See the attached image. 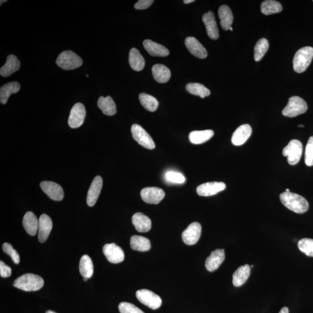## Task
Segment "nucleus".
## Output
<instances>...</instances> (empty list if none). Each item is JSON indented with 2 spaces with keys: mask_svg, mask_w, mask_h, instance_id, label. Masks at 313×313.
Returning <instances> with one entry per match:
<instances>
[{
  "mask_svg": "<svg viewBox=\"0 0 313 313\" xmlns=\"http://www.w3.org/2000/svg\"><path fill=\"white\" fill-rule=\"evenodd\" d=\"M225 259V250L217 249L212 252L205 261V268L209 272H214L219 268Z\"/></svg>",
  "mask_w": 313,
  "mask_h": 313,
  "instance_id": "18",
  "label": "nucleus"
},
{
  "mask_svg": "<svg viewBox=\"0 0 313 313\" xmlns=\"http://www.w3.org/2000/svg\"><path fill=\"white\" fill-rule=\"evenodd\" d=\"M39 220L32 212H27L23 219V226L26 232L30 235H35L38 232Z\"/></svg>",
  "mask_w": 313,
  "mask_h": 313,
  "instance_id": "24",
  "label": "nucleus"
},
{
  "mask_svg": "<svg viewBox=\"0 0 313 313\" xmlns=\"http://www.w3.org/2000/svg\"><path fill=\"white\" fill-rule=\"evenodd\" d=\"M282 7L280 2L274 0H267L261 4L260 10L265 15L280 13L282 11Z\"/></svg>",
  "mask_w": 313,
  "mask_h": 313,
  "instance_id": "34",
  "label": "nucleus"
},
{
  "mask_svg": "<svg viewBox=\"0 0 313 313\" xmlns=\"http://www.w3.org/2000/svg\"><path fill=\"white\" fill-rule=\"evenodd\" d=\"M153 78L159 83H166L171 76L170 70L161 64H156L152 67Z\"/></svg>",
  "mask_w": 313,
  "mask_h": 313,
  "instance_id": "25",
  "label": "nucleus"
},
{
  "mask_svg": "<svg viewBox=\"0 0 313 313\" xmlns=\"http://www.w3.org/2000/svg\"><path fill=\"white\" fill-rule=\"evenodd\" d=\"M186 88L189 93L201 98L209 97L211 94L210 91L207 88L199 83H189L186 85Z\"/></svg>",
  "mask_w": 313,
  "mask_h": 313,
  "instance_id": "36",
  "label": "nucleus"
},
{
  "mask_svg": "<svg viewBox=\"0 0 313 313\" xmlns=\"http://www.w3.org/2000/svg\"><path fill=\"white\" fill-rule=\"evenodd\" d=\"M20 67V62L18 58L14 55H8L5 64L0 69V75L4 78H7L18 71Z\"/></svg>",
  "mask_w": 313,
  "mask_h": 313,
  "instance_id": "22",
  "label": "nucleus"
},
{
  "mask_svg": "<svg viewBox=\"0 0 313 313\" xmlns=\"http://www.w3.org/2000/svg\"><path fill=\"white\" fill-rule=\"evenodd\" d=\"M202 21L206 27L207 35L211 39H217L219 38L218 27L213 12L209 11L202 16Z\"/></svg>",
  "mask_w": 313,
  "mask_h": 313,
  "instance_id": "19",
  "label": "nucleus"
},
{
  "mask_svg": "<svg viewBox=\"0 0 313 313\" xmlns=\"http://www.w3.org/2000/svg\"><path fill=\"white\" fill-rule=\"evenodd\" d=\"M313 58V48L305 47L300 48L294 55L293 66L294 71L302 73L306 71Z\"/></svg>",
  "mask_w": 313,
  "mask_h": 313,
  "instance_id": "3",
  "label": "nucleus"
},
{
  "mask_svg": "<svg viewBox=\"0 0 313 313\" xmlns=\"http://www.w3.org/2000/svg\"><path fill=\"white\" fill-rule=\"evenodd\" d=\"M143 47L152 57H165L170 54L168 49L150 39H146L143 43Z\"/></svg>",
  "mask_w": 313,
  "mask_h": 313,
  "instance_id": "21",
  "label": "nucleus"
},
{
  "mask_svg": "<svg viewBox=\"0 0 313 313\" xmlns=\"http://www.w3.org/2000/svg\"><path fill=\"white\" fill-rule=\"evenodd\" d=\"M86 76H87V78H89V76L88 75H87Z\"/></svg>",
  "mask_w": 313,
  "mask_h": 313,
  "instance_id": "53",
  "label": "nucleus"
},
{
  "mask_svg": "<svg viewBox=\"0 0 313 313\" xmlns=\"http://www.w3.org/2000/svg\"><path fill=\"white\" fill-rule=\"evenodd\" d=\"M44 284V280L40 276L27 273L15 280L13 285L24 291H36L40 290Z\"/></svg>",
  "mask_w": 313,
  "mask_h": 313,
  "instance_id": "2",
  "label": "nucleus"
},
{
  "mask_svg": "<svg viewBox=\"0 0 313 313\" xmlns=\"http://www.w3.org/2000/svg\"><path fill=\"white\" fill-rule=\"evenodd\" d=\"M2 250L5 254L10 255L15 264H19L20 262V256L18 252L14 250L12 245L9 243H4L2 245Z\"/></svg>",
  "mask_w": 313,
  "mask_h": 313,
  "instance_id": "41",
  "label": "nucleus"
},
{
  "mask_svg": "<svg viewBox=\"0 0 313 313\" xmlns=\"http://www.w3.org/2000/svg\"><path fill=\"white\" fill-rule=\"evenodd\" d=\"M285 192H290V189H286V190H285Z\"/></svg>",
  "mask_w": 313,
  "mask_h": 313,
  "instance_id": "49",
  "label": "nucleus"
},
{
  "mask_svg": "<svg viewBox=\"0 0 313 313\" xmlns=\"http://www.w3.org/2000/svg\"><path fill=\"white\" fill-rule=\"evenodd\" d=\"M136 296L141 303L153 310L157 309L161 306V297L151 291L138 290L136 293Z\"/></svg>",
  "mask_w": 313,
  "mask_h": 313,
  "instance_id": "8",
  "label": "nucleus"
},
{
  "mask_svg": "<svg viewBox=\"0 0 313 313\" xmlns=\"http://www.w3.org/2000/svg\"><path fill=\"white\" fill-rule=\"evenodd\" d=\"M221 27L224 30H228L233 21V15L230 8L227 5H222L218 10Z\"/></svg>",
  "mask_w": 313,
  "mask_h": 313,
  "instance_id": "30",
  "label": "nucleus"
},
{
  "mask_svg": "<svg viewBox=\"0 0 313 313\" xmlns=\"http://www.w3.org/2000/svg\"><path fill=\"white\" fill-rule=\"evenodd\" d=\"M280 198L285 207L297 214H304L309 210L308 201L302 196L291 192L281 193Z\"/></svg>",
  "mask_w": 313,
  "mask_h": 313,
  "instance_id": "1",
  "label": "nucleus"
},
{
  "mask_svg": "<svg viewBox=\"0 0 313 313\" xmlns=\"http://www.w3.org/2000/svg\"><path fill=\"white\" fill-rule=\"evenodd\" d=\"M226 188L225 183L212 182H207L198 186L197 188L198 195L209 197L217 194Z\"/></svg>",
  "mask_w": 313,
  "mask_h": 313,
  "instance_id": "14",
  "label": "nucleus"
},
{
  "mask_svg": "<svg viewBox=\"0 0 313 313\" xmlns=\"http://www.w3.org/2000/svg\"><path fill=\"white\" fill-rule=\"evenodd\" d=\"M303 152V145L299 140L293 139L282 150V155L287 156L288 163L291 165L298 163L301 158Z\"/></svg>",
  "mask_w": 313,
  "mask_h": 313,
  "instance_id": "6",
  "label": "nucleus"
},
{
  "mask_svg": "<svg viewBox=\"0 0 313 313\" xmlns=\"http://www.w3.org/2000/svg\"><path fill=\"white\" fill-rule=\"evenodd\" d=\"M103 186L102 177L97 176L94 178L89 189L87 197V202L88 206L93 207L96 204L100 194Z\"/></svg>",
  "mask_w": 313,
  "mask_h": 313,
  "instance_id": "16",
  "label": "nucleus"
},
{
  "mask_svg": "<svg viewBox=\"0 0 313 313\" xmlns=\"http://www.w3.org/2000/svg\"><path fill=\"white\" fill-rule=\"evenodd\" d=\"M279 313H289V309L287 307L282 308Z\"/></svg>",
  "mask_w": 313,
  "mask_h": 313,
  "instance_id": "45",
  "label": "nucleus"
},
{
  "mask_svg": "<svg viewBox=\"0 0 313 313\" xmlns=\"http://www.w3.org/2000/svg\"><path fill=\"white\" fill-rule=\"evenodd\" d=\"M298 248L300 251L307 256L313 257V240L311 238H303L298 242Z\"/></svg>",
  "mask_w": 313,
  "mask_h": 313,
  "instance_id": "38",
  "label": "nucleus"
},
{
  "mask_svg": "<svg viewBox=\"0 0 313 313\" xmlns=\"http://www.w3.org/2000/svg\"><path fill=\"white\" fill-rule=\"evenodd\" d=\"M195 0H185L183 2L185 4H189V3L193 2Z\"/></svg>",
  "mask_w": 313,
  "mask_h": 313,
  "instance_id": "46",
  "label": "nucleus"
},
{
  "mask_svg": "<svg viewBox=\"0 0 313 313\" xmlns=\"http://www.w3.org/2000/svg\"><path fill=\"white\" fill-rule=\"evenodd\" d=\"M229 29H230V30H231V31H233V28H232V27H230V28Z\"/></svg>",
  "mask_w": 313,
  "mask_h": 313,
  "instance_id": "52",
  "label": "nucleus"
},
{
  "mask_svg": "<svg viewBox=\"0 0 313 313\" xmlns=\"http://www.w3.org/2000/svg\"><path fill=\"white\" fill-rule=\"evenodd\" d=\"M140 196L144 201L150 204H158L165 197L164 190L158 188H146L142 190Z\"/></svg>",
  "mask_w": 313,
  "mask_h": 313,
  "instance_id": "11",
  "label": "nucleus"
},
{
  "mask_svg": "<svg viewBox=\"0 0 313 313\" xmlns=\"http://www.w3.org/2000/svg\"><path fill=\"white\" fill-rule=\"evenodd\" d=\"M38 238L40 242L47 241L52 229L51 217L46 214H42L39 220Z\"/></svg>",
  "mask_w": 313,
  "mask_h": 313,
  "instance_id": "17",
  "label": "nucleus"
},
{
  "mask_svg": "<svg viewBox=\"0 0 313 313\" xmlns=\"http://www.w3.org/2000/svg\"><path fill=\"white\" fill-rule=\"evenodd\" d=\"M129 63L135 71L140 72L145 66V60L137 48H132L129 55Z\"/></svg>",
  "mask_w": 313,
  "mask_h": 313,
  "instance_id": "29",
  "label": "nucleus"
},
{
  "mask_svg": "<svg viewBox=\"0 0 313 313\" xmlns=\"http://www.w3.org/2000/svg\"><path fill=\"white\" fill-rule=\"evenodd\" d=\"M214 136L213 130H208L204 131H192L189 134V140L191 143L199 145L204 143L211 139Z\"/></svg>",
  "mask_w": 313,
  "mask_h": 313,
  "instance_id": "31",
  "label": "nucleus"
},
{
  "mask_svg": "<svg viewBox=\"0 0 313 313\" xmlns=\"http://www.w3.org/2000/svg\"><path fill=\"white\" fill-rule=\"evenodd\" d=\"M298 127H304V125H302V124H300V125H298Z\"/></svg>",
  "mask_w": 313,
  "mask_h": 313,
  "instance_id": "48",
  "label": "nucleus"
},
{
  "mask_svg": "<svg viewBox=\"0 0 313 313\" xmlns=\"http://www.w3.org/2000/svg\"><path fill=\"white\" fill-rule=\"evenodd\" d=\"M269 44L268 39H261L257 42L254 48V59L256 62H259L265 56L267 51H268Z\"/></svg>",
  "mask_w": 313,
  "mask_h": 313,
  "instance_id": "37",
  "label": "nucleus"
},
{
  "mask_svg": "<svg viewBox=\"0 0 313 313\" xmlns=\"http://www.w3.org/2000/svg\"><path fill=\"white\" fill-rule=\"evenodd\" d=\"M131 133L134 139L140 145L150 150H153L155 148V143L152 137L140 125L137 124L133 125L131 127Z\"/></svg>",
  "mask_w": 313,
  "mask_h": 313,
  "instance_id": "7",
  "label": "nucleus"
},
{
  "mask_svg": "<svg viewBox=\"0 0 313 313\" xmlns=\"http://www.w3.org/2000/svg\"><path fill=\"white\" fill-rule=\"evenodd\" d=\"M200 223L193 222L182 233V237L184 242L187 245H195L199 240L201 234Z\"/></svg>",
  "mask_w": 313,
  "mask_h": 313,
  "instance_id": "10",
  "label": "nucleus"
},
{
  "mask_svg": "<svg viewBox=\"0 0 313 313\" xmlns=\"http://www.w3.org/2000/svg\"><path fill=\"white\" fill-rule=\"evenodd\" d=\"M153 2V0H139L135 5V8L140 10H145L150 7Z\"/></svg>",
  "mask_w": 313,
  "mask_h": 313,
  "instance_id": "44",
  "label": "nucleus"
},
{
  "mask_svg": "<svg viewBox=\"0 0 313 313\" xmlns=\"http://www.w3.org/2000/svg\"><path fill=\"white\" fill-rule=\"evenodd\" d=\"M12 270L10 266L6 265L4 262H0V275L3 278L10 277Z\"/></svg>",
  "mask_w": 313,
  "mask_h": 313,
  "instance_id": "43",
  "label": "nucleus"
},
{
  "mask_svg": "<svg viewBox=\"0 0 313 313\" xmlns=\"http://www.w3.org/2000/svg\"><path fill=\"white\" fill-rule=\"evenodd\" d=\"M305 164L309 167L313 165V137L309 138L306 146Z\"/></svg>",
  "mask_w": 313,
  "mask_h": 313,
  "instance_id": "39",
  "label": "nucleus"
},
{
  "mask_svg": "<svg viewBox=\"0 0 313 313\" xmlns=\"http://www.w3.org/2000/svg\"><path fill=\"white\" fill-rule=\"evenodd\" d=\"M167 180L170 182L176 183H183L185 182V177L182 174L176 173V172H168L165 175Z\"/></svg>",
  "mask_w": 313,
  "mask_h": 313,
  "instance_id": "42",
  "label": "nucleus"
},
{
  "mask_svg": "<svg viewBox=\"0 0 313 313\" xmlns=\"http://www.w3.org/2000/svg\"><path fill=\"white\" fill-rule=\"evenodd\" d=\"M45 313H55V312H54L53 311H48L46 312Z\"/></svg>",
  "mask_w": 313,
  "mask_h": 313,
  "instance_id": "47",
  "label": "nucleus"
},
{
  "mask_svg": "<svg viewBox=\"0 0 313 313\" xmlns=\"http://www.w3.org/2000/svg\"><path fill=\"white\" fill-rule=\"evenodd\" d=\"M118 309L120 313H145L133 304L128 302L119 303Z\"/></svg>",
  "mask_w": 313,
  "mask_h": 313,
  "instance_id": "40",
  "label": "nucleus"
},
{
  "mask_svg": "<svg viewBox=\"0 0 313 313\" xmlns=\"http://www.w3.org/2000/svg\"><path fill=\"white\" fill-rule=\"evenodd\" d=\"M132 222L137 232L146 233L152 228V221L149 217L140 213L135 214L132 218Z\"/></svg>",
  "mask_w": 313,
  "mask_h": 313,
  "instance_id": "23",
  "label": "nucleus"
},
{
  "mask_svg": "<svg viewBox=\"0 0 313 313\" xmlns=\"http://www.w3.org/2000/svg\"><path fill=\"white\" fill-rule=\"evenodd\" d=\"M185 45L188 51L199 59H205L208 56V52L203 45L193 37H189L185 39Z\"/></svg>",
  "mask_w": 313,
  "mask_h": 313,
  "instance_id": "15",
  "label": "nucleus"
},
{
  "mask_svg": "<svg viewBox=\"0 0 313 313\" xmlns=\"http://www.w3.org/2000/svg\"><path fill=\"white\" fill-rule=\"evenodd\" d=\"M40 187L42 191L53 200L61 201L63 199V190L58 184L51 181H44L40 183Z\"/></svg>",
  "mask_w": 313,
  "mask_h": 313,
  "instance_id": "12",
  "label": "nucleus"
},
{
  "mask_svg": "<svg viewBox=\"0 0 313 313\" xmlns=\"http://www.w3.org/2000/svg\"><path fill=\"white\" fill-rule=\"evenodd\" d=\"M139 99L141 104L149 112H155L158 109L159 103L154 97L145 93L139 95Z\"/></svg>",
  "mask_w": 313,
  "mask_h": 313,
  "instance_id": "35",
  "label": "nucleus"
},
{
  "mask_svg": "<svg viewBox=\"0 0 313 313\" xmlns=\"http://www.w3.org/2000/svg\"><path fill=\"white\" fill-rule=\"evenodd\" d=\"M88 279V278H84V281H87Z\"/></svg>",
  "mask_w": 313,
  "mask_h": 313,
  "instance_id": "51",
  "label": "nucleus"
},
{
  "mask_svg": "<svg viewBox=\"0 0 313 313\" xmlns=\"http://www.w3.org/2000/svg\"><path fill=\"white\" fill-rule=\"evenodd\" d=\"M79 272L84 278H90L94 273V265L91 257L84 254L81 257L79 266Z\"/></svg>",
  "mask_w": 313,
  "mask_h": 313,
  "instance_id": "33",
  "label": "nucleus"
},
{
  "mask_svg": "<svg viewBox=\"0 0 313 313\" xmlns=\"http://www.w3.org/2000/svg\"><path fill=\"white\" fill-rule=\"evenodd\" d=\"M82 63L81 58L72 51H63L57 59V65L66 70L78 68L82 66Z\"/></svg>",
  "mask_w": 313,
  "mask_h": 313,
  "instance_id": "4",
  "label": "nucleus"
},
{
  "mask_svg": "<svg viewBox=\"0 0 313 313\" xmlns=\"http://www.w3.org/2000/svg\"><path fill=\"white\" fill-rule=\"evenodd\" d=\"M20 85L17 81L9 82L0 88V102L3 104L7 103L8 98L12 94H16L20 91Z\"/></svg>",
  "mask_w": 313,
  "mask_h": 313,
  "instance_id": "27",
  "label": "nucleus"
},
{
  "mask_svg": "<svg viewBox=\"0 0 313 313\" xmlns=\"http://www.w3.org/2000/svg\"><path fill=\"white\" fill-rule=\"evenodd\" d=\"M86 116L85 106L81 103L75 104L70 111L68 123L70 127L78 128L83 124Z\"/></svg>",
  "mask_w": 313,
  "mask_h": 313,
  "instance_id": "9",
  "label": "nucleus"
},
{
  "mask_svg": "<svg viewBox=\"0 0 313 313\" xmlns=\"http://www.w3.org/2000/svg\"><path fill=\"white\" fill-rule=\"evenodd\" d=\"M103 252L107 259L110 263H119L124 260V251L114 243L104 245Z\"/></svg>",
  "mask_w": 313,
  "mask_h": 313,
  "instance_id": "13",
  "label": "nucleus"
},
{
  "mask_svg": "<svg viewBox=\"0 0 313 313\" xmlns=\"http://www.w3.org/2000/svg\"><path fill=\"white\" fill-rule=\"evenodd\" d=\"M7 2V1H2V0H1V4H0V5H2V3H3V2Z\"/></svg>",
  "mask_w": 313,
  "mask_h": 313,
  "instance_id": "50",
  "label": "nucleus"
},
{
  "mask_svg": "<svg viewBox=\"0 0 313 313\" xmlns=\"http://www.w3.org/2000/svg\"><path fill=\"white\" fill-rule=\"evenodd\" d=\"M308 110V104L302 98L294 96L290 98L286 107L282 110L283 116L294 117L305 113Z\"/></svg>",
  "mask_w": 313,
  "mask_h": 313,
  "instance_id": "5",
  "label": "nucleus"
},
{
  "mask_svg": "<svg viewBox=\"0 0 313 313\" xmlns=\"http://www.w3.org/2000/svg\"><path fill=\"white\" fill-rule=\"evenodd\" d=\"M251 274V267L245 265L239 267L233 275V284L234 286L239 287L243 285L249 278Z\"/></svg>",
  "mask_w": 313,
  "mask_h": 313,
  "instance_id": "26",
  "label": "nucleus"
},
{
  "mask_svg": "<svg viewBox=\"0 0 313 313\" xmlns=\"http://www.w3.org/2000/svg\"><path fill=\"white\" fill-rule=\"evenodd\" d=\"M130 245L132 249L140 252L147 251L151 248V243L149 239L140 235L133 236L131 238Z\"/></svg>",
  "mask_w": 313,
  "mask_h": 313,
  "instance_id": "32",
  "label": "nucleus"
},
{
  "mask_svg": "<svg viewBox=\"0 0 313 313\" xmlns=\"http://www.w3.org/2000/svg\"><path fill=\"white\" fill-rule=\"evenodd\" d=\"M98 106L104 115L112 116L116 114V103L111 97H100L98 101Z\"/></svg>",
  "mask_w": 313,
  "mask_h": 313,
  "instance_id": "28",
  "label": "nucleus"
},
{
  "mask_svg": "<svg viewBox=\"0 0 313 313\" xmlns=\"http://www.w3.org/2000/svg\"><path fill=\"white\" fill-rule=\"evenodd\" d=\"M252 128L249 124H243L239 127L233 133L232 142L235 146H241L247 142L252 134Z\"/></svg>",
  "mask_w": 313,
  "mask_h": 313,
  "instance_id": "20",
  "label": "nucleus"
}]
</instances>
